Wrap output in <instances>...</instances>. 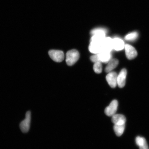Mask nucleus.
I'll return each mask as SVG.
<instances>
[{
  "label": "nucleus",
  "instance_id": "obj_1",
  "mask_svg": "<svg viewBox=\"0 0 149 149\" xmlns=\"http://www.w3.org/2000/svg\"><path fill=\"white\" fill-rule=\"evenodd\" d=\"M106 31L105 29L101 28L93 29L91 32L93 36L91 38V42H102L106 37Z\"/></svg>",
  "mask_w": 149,
  "mask_h": 149
},
{
  "label": "nucleus",
  "instance_id": "obj_2",
  "mask_svg": "<svg viewBox=\"0 0 149 149\" xmlns=\"http://www.w3.org/2000/svg\"><path fill=\"white\" fill-rule=\"evenodd\" d=\"M79 58V52L76 49L68 51L66 54V61L68 66H71L77 62Z\"/></svg>",
  "mask_w": 149,
  "mask_h": 149
},
{
  "label": "nucleus",
  "instance_id": "obj_3",
  "mask_svg": "<svg viewBox=\"0 0 149 149\" xmlns=\"http://www.w3.org/2000/svg\"><path fill=\"white\" fill-rule=\"evenodd\" d=\"M31 122V112L28 111L26 113L25 118L20 123V130L23 133H27L30 129Z\"/></svg>",
  "mask_w": 149,
  "mask_h": 149
},
{
  "label": "nucleus",
  "instance_id": "obj_4",
  "mask_svg": "<svg viewBox=\"0 0 149 149\" xmlns=\"http://www.w3.org/2000/svg\"><path fill=\"white\" fill-rule=\"evenodd\" d=\"M48 54L51 58L56 62H61L64 58L63 52L59 50H51L48 52Z\"/></svg>",
  "mask_w": 149,
  "mask_h": 149
},
{
  "label": "nucleus",
  "instance_id": "obj_5",
  "mask_svg": "<svg viewBox=\"0 0 149 149\" xmlns=\"http://www.w3.org/2000/svg\"><path fill=\"white\" fill-rule=\"evenodd\" d=\"M118 107V102L116 100L112 101L109 105L106 108L105 113L107 116L112 117L116 114Z\"/></svg>",
  "mask_w": 149,
  "mask_h": 149
},
{
  "label": "nucleus",
  "instance_id": "obj_6",
  "mask_svg": "<svg viewBox=\"0 0 149 149\" xmlns=\"http://www.w3.org/2000/svg\"><path fill=\"white\" fill-rule=\"evenodd\" d=\"M125 49L127 57L130 60L135 58L137 55V52L135 48L129 44H126Z\"/></svg>",
  "mask_w": 149,
  "mask_h": 149
},
{
  "label": "nucleus",
  "instance_id": "obj_7",
  "mask_svg": "<svg viewBox=\"0 0 149 149\" xmlns=\"http://www.w3.org/2000/svg\"><path fill=\"white\" fill-rule=\"evenodd\" d=\"M117 74L113 72H109L106 77V79L109 84L111 88H114L117 84Z\"/></svg>",
  "mask_w": 149,
  "mask_h": 149
},
{
  "label": "nucleus",
  "instance_id": "obj_8",
  "mask_svg": "<svg viewBox=\"0 0 149 149\" xmlns=\"http://www.w3.org/2000/svg\"><path fill=\"white\" fill-rule=\"evenodd\" d=\"M102 51L111 52L113 49V39L105 37L102 42Z\"/></svg>",
  "mask_w": 149,
  "mask_h": 149
},
{
  "label": "nucleus",
  "instance_id": "obj_9",
  "mask_svg": "<svg viewBox=\"0 0 149 149\" xmlns=\"http://www.w3.org/2000/svg\"><path fill=\"white\" fill-rule=\"evenodd\" d=\"M127 74L126 70L124 68L121 70L117 76V84L120 88H123L125 86Z\"/></svg>",
  "mask_w": 149,
  "mask_h": 149
},
{
  "label": "nucleus",
  "instance_id": "obj_10",
  "mask_svg": "<svg viewBox=\"0 0 149 149\" xmlns=\"http://www.w3.org/2000/svg\"><path fill=\"white\" fill-rule=\"evenodd\" d=\"M89 51L92 53H100L102 51V42L91 41L89 46Z\"/></svg>",
  "mask_w": 149,
  "mask_h": 149
},
{
  "label": "nucleus",
  "instance_id": "obj_11",
  "mask_svg": "<svg viewBox=\"0 0 149 149\" xmlns=\"http://www.w3.org/2000/svg\"><path fill=\"white\" fill-rule=\"evenodd\" d=\"M126 118L124 115L115 114L112 116L111 121L114 125H124L126 122Z\"/></svg>",
  "mask_w": 149,
  "mask_h": 149
},
{
  "label": "nucleus",
  "instance_id": "obj_12",
  "mask_svg": "<svg viewBox=\"0 0 149 149\" xmlns=\"http://www.w3.org/2000/svg\"><path fill=\"white\" fill-rule=\"evenodd\" d=\"M113 48L117 51H120L123 49L125 48L124 42L122 40L118 38L113 39Z\"/></svg>",
  "mask_w": 149,
  "mask_h": 149
},
{
  "label": "nucleus",
  "instance_id": "obj_13",
  "mask_svg": "<svg viewBox=\"0 0 149 149\" xmlns=\"http://www.w3.org/2000/svg\"><path fill=\"white\" fill-rule=\"evenodd\" d=\"M100 62L107 63L111 60V52L102 51L98 54Z\"/></svg>",
  "mask_w": 149,
  "mask_h": 149
},
{
  "label": "nucleus",
  "instance_id": "obj_14",
  "mask_svg": "<svg viewBox=\"0 0 149 149\" xmlns=\"http://www.w3.org/2000/svg\"><path fill=\"white\" fill-rule=\"evenodd\" d=\"M108 64L106 67L105 71L107 72H109L114 69L118 65L119 61L116 59H111L109 62Z\"/></svg>",
  "mask_w": 149,
  "mask_h": 149
},
{
  "label": "nucleus",
  "instance_id": "obj_15",
  "mask_svg": "<svg viewBox=\"0 0 149 149\" xmlns=\"http://www.w3.org/2000/svg\"><path fill=\"white\" fill-rule=\"evenodd\" d=\"M125 129V124L114 125L113 129L115 134L118 136L122 135Z\"/></svg>",
  "mask_w": 149,
  "mask_h": 149
},
{
  "label": "nucleus",
  "instance_id": "obj_16",
  "mask_svg": "<svg viewBox=\"0 0 149 149\" xmlns=\"http://www.w3.org/2000/svg\"><path fill=\"white\" fill-rule=\"evenodd\" d=\"M135 141L136 144L139 147L143 146L147 143L146 139L144 137L140 136H138L136 138Z\"/></svg>",
  "mask_w": 149,
  "mask_h": 149
},
{
  "label": "nucleus",
  "instance_id": "obj_17",
  "mask_svg": "<svg viewBox=\"0 0 149 149\" xmlns=\"http://www.w3.org/2000/svg\"><path fill=\"white\" fill-rule=\"evenodd\" d=\"M138 37V33L136 32L130 33L126 35L125 39L126 40L132 41L135 40Z\"/></svg>",
  "mask_w": 149,
  "mask_h": 149
},
{
  "label": "nucleus",
  "instance_id": "obj_18",
  "mask_svg": "<svg viewBox=\"0 0 149 149\" xmlns=\"http://www.w3.org/2000/svg\"><path fill=\"white\" fill-rule=\"evenodd\" d=\"M93 69L96 73L100 74L102 71V65L101 62H98L95 63L93 66Z\"/></svg>",
  "mask_w": 149,
  "mask_h": 149
},
{
  "label": "nucleus",
  "instance_id": "obj_19",
  "mask_svg": "<svg viewBox=\"0 0 149 149\" xmlns=\"http://www.w3.org/2000/svg\"><path fill=\"white\" fill-rule=\"evenodd\" d=\"M90 59L92 62L96 63L98 62H100L99 57L98 54H95V55L91 56L90 57Z\"/></svg>",
  "mask_w": 149,
  "mask_h": 149
},
{
  "label": "nucleus",
  "instance_id": "obj_20",
  "mask_svg": "<svg viewBox=\"0 0 149 149\" xmlns=\"http://www.w3.org/2000/svg\"><path fill=\"white\" fill-rule=\"evenodd\" d=\"M139 149H149L148 144L143 145V146L139 147Z\"/></svg>",
  "mask_w": 149,
  "mask_h": 149
}]
</instances>
